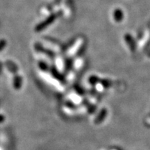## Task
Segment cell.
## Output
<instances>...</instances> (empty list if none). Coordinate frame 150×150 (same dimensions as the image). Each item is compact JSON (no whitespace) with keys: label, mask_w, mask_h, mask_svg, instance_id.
<instances>
[{"label":"cell","mask_w":150,"mask_h":150,"mask_svg":"<svg viewBox=\"0 0 150 150\" xmlns=\"http://www.w3.org/2000/svg\"><path fill=\"white\" fill-rule=\"evenodd\" d=\"M106 115H107V110L105 109V108H103V109L101 110V112H99V115H97L96 119H95V124H99L102 122L105 119Z\"/></svg>","instance_id":"obj_1"}]
</instances>
